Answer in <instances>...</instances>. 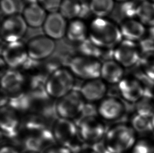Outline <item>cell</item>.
Instances as JSON below:
<instances>
[{
  "label": "cell",
  "instance_id": "60d3db41",
  "mask_svg": "<svg viewBox=\"0 0 154 153\" xmlns=\"http://www.w3.org/2000/svg\"><path fill=\"white\" fill-rule=\"evenodd\" d=\"M149 1H150V2H153L154 3V0H148Z\"/></svg>",
  "mask_w": 154,
  "mask_h": 153
},
{
  "label": "cell",
  "instance_id": "277c9868",
  "mask_svg": "<svg viewBox=\"0 0 154 153\" xmlns=\"http://www.w3.org/2000/svg\"><path fill=\"white\" fill-rule=\"evenodd\" d=\"M52 132L56 142L69 148L72 153L82 149L79 146V141L82 140L79 136L77 124L72 120L58 118L54 122Z\"/></svg>",
  "mask_w": 154,
  "mask_h": 153
},
{
  "label": "cell",
  "instance_id": "484cf974",
  "mask_svg": "<svg viewBox=\"0 0 154 153\" xmlns=\"http://www.w3.org/2000/svg\"><path fill=\"white\" fill-rule=\"evenodd\" d=\"M140 63L144 74L154 81V50L144 52L141 56Z\"/></svg>",
  "mask_w": 154,
  "mask_h": 153
},
{
  "label": "cell",
  "instance_id": "7402d4cb",
  "mask_svg": "<svg viewBox=\"0 0 154 153\" xmlns=\"http://www.w3.org/2000/svg\"><path fill=\"white\" fill-rule=\"evenodd\" d=\"M114 0H90L88 2L92 15L95 17H107L112 13Z\"/></svg>",
  "mask_w": 154,
  "mask_h": 153
},
{
  "label": "cell",
  "instance_id": "e575fe53",
  "mask_svg": "<svg viewBox=\"0 0 154 153\" xmlns=\"http://www.w3.org/2000/svg\"><path fill=\"white\" fill-rule=\"evenodd\" d=\"M23 2L25 3V6L29 4H33V3H38V0H22Z\"/></svg>",
  "mask_w": 154,
  "mask_h": 153
},
{
  "label": "cell",
  "instance_id": "f1b7e54d",
  "mask_svg": "<svg viewBox=\"0 0 154 153\" xmlns=\"http://www.w3.org/2000/svg\"><path fill=\"white\" fill-rule=\"evenodd\" d=\"M1 10L5 17L20 14V3L19 0H1Z\"/></svg>",
  "mask_w": 154,
  "mask_h": 153
},
{
  "label": "cell",
  "instance_id": "9a60e30c",
  "mask_svg": "<svg viewBox=\"0 0 154 153\" xmlns=\"http://www.w3.org/2000/svg\"><path fill=\"white\" fill-rule=\"evenodd\" d=\"M79 91L86 102L93 104L105 98L107 87L106 82L100 78L85 81Z\"/></svg>",
  "mask_w": 154,
  "mask_h": 153
},
{
  "label": "cell",
  "instance_id": "d6986e66",
  "mask_svg": "<svg viewBox=\"0 0 154 153\" xmlns=\"http://www.w3.org/2000/svg\"><path fill=\"white\" fill-rule=\"evenodd\" d=\"M48 12L38 3L27 5L22 12V16L29 27H42L48 16Z\"/></svg>",
  "mask_w": 154,
  "mask_h": 153
},
{
  "label": "cell",
  "instance_id": "2e32d148",
  "mask_svg": "<svg viewBox=\"0 0 154 153\" xmlns=\"http://www.w3.org/2000/svg\"><path fill=\"white\" fill-rule=\"evenodd\" d=\"M98 116L106 121H114L122 116L124 112L123 103L116 98H104L96 108Z\"/></svg>",
  "mask_w": 154,
  "mask_h": 153
},
{
  "label": "cell",
  "instance_id": "603a6c76",
  "mask_svg": "<svg viewBox=\"0 0 154 153\" xmlns=\"http://www.w3.org/2000/svg\"><path fill=\"white\" fill-rule=\"evenodd\" d=\"M136 19L146 27H154V3L148 0L142 2L138 8Z\"/></svg>",
  "mask_w": 154,
  "mask_h": 153
},
{
  "label": "cell",
  "instance_id": "7c38bea8",
  "mask_svg": "<svg viewBox=\"0 0 154 153\" xmlns=\"http://www.w3.org/2000/svg\"><path fill=\"white\" fill-rule=\"evenodd\" d=\"M24 75L17 69H10L5 71L1 75L2 92L12 98L22 93L25 85Z\"/></svg>",
  "mask_w": 154,
  "mask_h": 153
},
{
  "label": "cell",
  "instance_id": "4316f807",
  "mask_svg": "<svg viewBox=\"0 0 154 153\" xmlns=\"http://www.w3.org/2000/svg\"><path fill=\"white\" fill-rule=\"evenodd\" d=\"M137 114L151 119L154 114V101L152 97H143L137 102Z\"/></svg>",
  "mask_w": 154,
  "mask_h": 153
},
{
  "label": "cell",
  "instance_id": "ac0fdd59",
  "mask_svg": "<svg viewBox=\"0 0 154 153\" xmlns=\"http://www.w3.org/2000/svg\"><path fill=\"white\" fill-rule=\"evenodd\" d=\"M123 39L139 41L144 38L146 27L137 19H125L119 25Z\"/></svg>",
  "mask_w": 154,
  "mask_h": 153
},
{
  "label": "cell",
  "instance_id": "7a4b0ae2",
  "mask_svg": "<svg viewBox=\"0 0 154 153\" xmlns=\"http://www.w3.org/2000/svg\"><path fill=\"white\" fill-rule=\"evenodd\" d=\"M75 76L68 68L60 67L50 73L44 82L48 97L60 99L74 89Z\"/></svg>",
  "mask_w": 154,
  "mask_h": 153
},
{
  "label": "cell",
  "instance_id": "cb8c5ba5",
  "mask_svg": "<svg viewBox=\"0 0 154 153\" xmlns=\"http://www.w3.org/2000/svg\"><path fill=\"white\" fill-rule=\"evenodd\" d=\"M82 8V2L77 0H63L58 12L67 20L72 21L79 18Z\"/></svg>",
  "mask_w": 154,
  "mask_h": 153
},
{
  "label": "cell",
  "instance_id": "52a82bcc",
  "mask_svg": "<svg viewBox=\"0 0 154 153\" xmlns=\"http://www.w3.org/2000/svg\"><path fill=\"white\" fill-rule=\"evenodd\" d=\"M77 126L81 139L91 144L102 141L107 132L104 123L96 116H84Z\"/></svg>",
  "mask_w": 154,
  "mask_h": 153
},
{
  "label": "cell",
  "instance_id": "8fae6325",
  "mask_svg": "<svg viewBox=\"0 0 154 153\" xmlns=\"http://www.w3.org/2000/svg\"><path fill=\"white\" fill-rule=\"evenodd\" d=\"M139 47L136 42L123 39L113 50V59L124 68H130L140 62Z\"/></svg>",
  "mask_w": 154,
  "mask_h": 153
},
{
  "label": "cell",
  "instance_id": "f546056e",
  "mask_svg": "<svg viewBox=\"0 0 154 153\" xmlns=\"http://www.w3.org/2000/svg\"><path fill=\"white\" fill-rule=\"evenodd\" d=\"M63 0H38V3L48 13L58 12Z\"/></svg>",
  "mask_w": 154,
  "mask_h": 153
},
{
  "label": "cell",
  "instance_id": "4dcf8cb0",
  "mask_svg": "<svg viewBox=\"0 0 154 153\" xmlns=\"http://www.w3.org/2000/svg\"><path fill=\"white\" fill-rule=\"evenodd\" d=\"M132 153H154V148L148 141L142 140L136 142Z\"/></svg>",
  "mask_w": 154,
  "mask_h": 153
},
{
  "label": "cell",
  "instance_id": "9c48e42d",
  "mask_svg": "<svg viewBox=\"0 0 154 153\" xmlns=\"http://www.w3.org/2000/svg\"><path fill=\"white\" fill-rule=\"evenodd\" d=\"M22 14H17L4 17L1 26V35L5 43L21 41L28 28Z\"/></svg>",
  "mask_w": 154,
  "mask_h": 153
},
{
  "label": "cell",
  "instance_id": "d590c367",
  "mask_svg": "<svg viewBox=\"0 0 154 153\" xmlns=\"http://www.w3.org/2000/svg\"><path fill=\"white\" fill-rule=\"evenodd\" d=\"M151 122H152L153 130H154V114H153V116H152V117L151 118Z\"/></svg>",
  "mask_w": 154,
  "mask_h": 153
},
{
  "label": "cell",
  "instance_id": "4fadbf2b",
  "mask_svg": "<svg viewBox=\"0 0 154 153\" xmlns=\"http://www.w3.org/2000/svg\"><path fill=\"white\" fill-rule=\"evenodd\" d=\"M0 124L1 132L5 136L8 138L17 136L21 125L17 111L7 105L1 106Z\"/></svg>",
  "mask_w": 154,
  "mask_h": 153
},
{
  "label": "cell",
  "instance_id": "ba28073f",
  "mask_svg": "<svg viewBox=\"0 0 154 153\" xmlns=\"http://www.w3.org/2000/svg\"><path fill=\"white\" fill-rule=\"evenodd\" d=\"M29 59L26 44L21 41L5 44L1 51V60L13 69L24 68Z\"/></svg>",
  "mask_w": 154,
  "mask_h": 153
},
{
  "label": "cell",
  "instance_id": "5bb4252c",
  "mask_svg": "<svg viewBox=\"0 0 154 153\" xmlns=\"http://www.w3.org/2000/svg\"><path fill=\"white\" fill-rule=\"evenodd\" d=\"M68 23L59 12L50 13L42 28L45 35L54 40H60L66 36Z\"/></svg>",
  "mask_w": 154,
  "mask_h": 153
},
{
  "label": "cell",
  "instance_id": "d4e9b609",
  "mask_svg": "<svg viewBox=\"0 0 154 153\" xmlns=\"http://www.w3.org/2000/svg\"><path fill=\"white\" fill-rule=\"evenodd\" d=\"M79 55L96 58L98 60L104 59L106 50L101 49L95 45L89 38L79 44L78 46Z\"/></svg>",
  "mask_w": 154,
  "mask_h": 153
},
{
  "label": "cell",
  "instance_id": "1f68e13d",
  "mask_svg": "<svg viewBox=\"0 0 154 153\" xmlns=\"http://www.w3.org/2000/svg\"><path fill=\"white\" fill-rule=\"evenodd\" d=\"M42 153H73L71 149L62 145H53L48 147Z\"/></svg>",
  "mask_w": 154,
  "mask_h": 153
},
{
  "label": "cell",
  "instance_id": "74e56055",
  "mask_svg": "<svg viewBox=\"0 0 154 153\" xmlns=\"http://www.w3.org/2000/svg\"><path fill=\"white\" fill-rule=\"evenodd\" d=\"M114 1L115 2H118L121 3H123L126 2L128 0H114Z\"/></svg>",
  "mask_w": 154,
  "mask_h": 153
},
{
  "label": "cell",
  "instance_id": "8992f818",
  "mask_svg": "<svg viewBox=\"0 0 154 153\" xmlns=\"http://www.w3.org/2000/svg\"><path fill=\"white\" fill-rule=\"evenodd\" d=\"M100 60L79 55L68 62V68L74 76L85 81L100 78L102 66Z\"/></svg>",
  "mask_w": 154,
  "mask_h": 153
},
{
  "label": "cell",
  "instance_id": "3957f363",
  "mask_svg": "<svg viewBox=\"0 0 154 153\" xmlns=\"http://www.w3.org/2000/svg\"><path fill=\"white\" fill-rule=\"evenodd\" d=\"M136 142L133 128L119 125L107 131L103 143L109 153H125L133 147Z\"/></svg>",
  "mask_w": 154,
  "mask_h": 153
},
{
  "label": "cell",
  "instance_id": "44dd1931",
  "mask_svg": "<svg viewBox=\"0 0 154 153\" xmlns=\"http://www.w3.org/2000/svg\"><path fill=\"white\" fill-rule=\"evenodd\" d=\"M88 25L81 19L73 20L68 23L66 37L73 43L79 44L88 38Z\"/></svg>",
  "mask_w": 154,
  "mask_h": 153
},
{
  "label": "cell",
  "instance_id": "ab89813d",
  "mask_svg": "<svg viewBox=\"0 0 154 153\" xmlns=\"http://www.w3.org/2000/svg\"><path fill=\"white\" fill-rule=\"evenodd\" d=\"M77 1H79V2H85V0H77Z\"/></svg>",
  "mask_w": 154,
  "mask_h": 153
},
{
  "label": "cell",
  "instance_id": "836d02e7",
  "mask_svg": "<svg viewBox=\"0 0 154 153\" xmlns=\"http://www.w3.org/2000/svg\"><path fill=\"white\" fill-rule=\"evenodd\" d=\"M75 153H97L93 149H82Z\"/></svg>",
  "mask_w": 154,
  "mask_h": 153
},
{
  "label": "cell",
  "instance_id": "5b68a950",
  "mask_svg": "<svg viewBox=\"0 0 154 153\" xmlns=\"http://www.w3.org/2000/svg\"><path fill=\"white\" fill-rule=\"evenodd\" d=\"M85 102L79 90L73 89L57 100L55 111L58 118L73 120L83 114L86 106Z\"/></svg>",
  "mask_w": 154,
  "mask_h": 153
},
{
  "label": "cell",
  "instance_id": "e0dca14e",
  "mask_svg": "<svg viewBox=\"0 0 154 153\" xmlns=\"http://www.w3.org/2000/svg\"><path fill=\"white\" fill-rule=\"evenodd\" d=\"M119 89L122 97L130 102H137L144 96L142 83L135 79L123 78L119 83Z\"/></svg>",
  "mask_w": 154,
  "mask_h": 153
},
{
  "label": "cell",
  "instance_id": "8d00e7d4",
  "mask_svg": "<svg viewBox=\"0 0 154 153\" xmlns=\"http://www.w3.org/2000/svg\"><path fill=\"white\" fill-rule=\"evenodd\" d=\"M23 153H40L37 152L32 151H29V150H25Z\"/></svg>",
  "mask_w": 154,
  "mask_h": 153
},
{
  "label": "cell",
  "instance_id": "6da1fadb",
  "mask_svg": "<svg viewBox=\"0 0 154 153\" xmlns=\"http://www.w3.org/2000/svg\"><path fill=\"white\" fill-rule=\"evenodd\" d=\"M88 28V38L101 49L113 50L123 40L119 26L107 17H95Z\"/></svg>",
  "mask_w": 154,
  "mask_h": 153
},
{
  "label": "cell",
  "instance_id": "f35d334b",
  "mask_svg": "<svg viewBox=\"0 0 154 153\" xmlns=\"http://www.w3.org/2000/svg\"><path fill=\"white\" fill-rule=\"evenodd\" d=\"M152 99H153V100H154V90H153V91H152Z\"/></svg>",
  "mask_w": 154,
  "mask_h": 153
},
{
  "label": "cell",
  "instance_id": "ffe728a7",
  "mask_svg": "<svg viewBox=\"0 0 154 153\" xmlns=\"http://www.w3.org/2000/svg\"><path fill=\"white\" fill-rule=\"evenodd\" d=\"M124 67L114 59L104 61L100 69V78L106 83L119 84L124 78Z\"/></svg>",
  "mask_w": 154,
  "mask_h": 153
},
{
  "label": "cell",
  "instance_id": "d6a6232c",
  "mask_svg": "<svg viewBox=\"0 0 154 153\" xmlns=\"http://www.w3.org/2000/svg\"><path fill=\"white\" fill-rule=\"evenodd\" d=\"M0 153H20L17 149L10 145H4L1 147Z\"/></svg>",
  "mask_w": 154,
  "mask_h": 153
},
{
  "label": "cell",
  "instance_id": "83f0119b",
  "mask_svg": "<svg viewBox=\"0 0 154 153\" xmlns=\"http://www.w3.org/2000/svg\"><path fill=\"white\" fill-rule=\"evenodd\" d=\"M134 130L138 132L146 133L153 130L151 119L136 114L131 120Z\"/></svg>",
  "mask_w": 154,
  "mask_h": 153
},
{
  "label": "cell",
  "instance_id": "30bf717a",
  "mask_svg": "<svg viewBox=\"0 0 154 153\" xmlns=\"http://www.w3.org/2000/svg\"><path fill=\"white\" fill-rule=\"evenodd\" d=\"M26 45L29 59L36 62H42L50 57L56 48L55 40L45 35L34 37Z\"/></svg>",
  "mask_w": 154,
  "mask_h": 153
}]
</instances>
